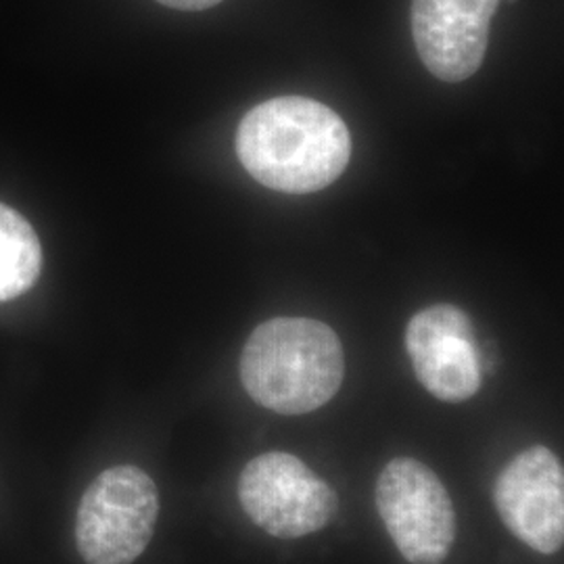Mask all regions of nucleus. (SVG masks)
<instances>
[{"label": "nucleus", "mask_w": 564, "mask_h": 564, "mask_svg": "<svg viewBox=\"0 0 564 564\" xmlns=\"http://www.w3.org/2000/svg\"><path fill=\"white\" fill-rule=\"evenodd\" d=\"M237 494L251 523L279 540L323 531L339 508L335 489L286 452H265L247 463Z\"/></svg>", "instance_id": "nucleus-4"}, {"label": "nucleus", "mask_w": 564, "mask_h": 564, "mask_svg": "<svg viewBox=\"0 0 564 564\" xmlns=\"http://www.w3.org/2000/svg\"><path fill=\"white\" fill-rule=\"evenodd\" d=\"M494 505L506 529L540 554L564 544V470L552 449L533 445L506 464Z\"/></svg>", "instance_id": "nucleus-7"}, {"label": "nucleus", "mask_w": 564, "mask_h": 564, "mask_svg": "<svg viewBox=\"0 0 564 564\" xmlns=\"http://www.w3.org/2000/svg\"><path fill=\"white\" fill-rule=\"evenodd\" d=\"M163 7L170 9H178V11H205L212 9L216 4H220L223 0H158Z\"/></svg>", "instance_id": "nucleus-10"}, {"label": "nucleus", "mask_w": 564, "mask_h": 564, "mask_svg": "<svg viewBox=\"0 0 564 564\" xmlns=\"http://www.w3.org/2000/svg\"><path fill=\"white\" fill-rule=\"evenodd\" d=\"M405 351L419 383L440 402L463 403L481 389L484 366L475 328L452 303L424 307L410 318Z\"/></svg>", "instance_id": "nucleus-6"}, {"label": "nucleus", "mask_w": 564, "mask_h": 564, "mask_svg": "<svg viewBox=\"0 0 564 564\" xmlns=\"http://www.w3.org/2000/svg\"><path fill=\"white\" fill-rule=\"evenodd\" d=\"M42 268L39 235L15 209L0 203V302L32 289Z\"/></svg>", "instance_id": "nucleus-9"}, {"label": "nucleus", "mask_w": 564, "mask_h": 564, "mask_svg": "<svg viewBox=\"0 0 564 564\" xmlns=\"http://www.w3.org/2000/svg\"><path fill=\"white\" fill-rule=\"evenodd\" d=\"M160 494L155 481L132 464L102 470L84 491L76 544L86 564H132L155 533Z\"/></svg>", "instance_id": "nucleus-3"}, {"label": "nucleus", "mask_w": 564, "mask_h": 564, "mask_svg": "<svg viewBox=\"0 0 564 564\" xmlns=\"http://www.w3.org/2000/svg\"><path fill=\"white\" fill-rule=\"evenodd\" d=\"M237 155L263 186L305 195L341 176L351 160V137L345 121L323 102L276 97L245 113Z\"/></svg>", "instance_id": "nucleus-1"}, {"label": "nucleus", "mask_w": 564, "mask_h": 564, "mask_svg": "<svg viewBox=\"0 0 564 564\" xmlns=\"http://www.w3.org/2000/svg\"><path fill=\"white\" fill-rule=\"evenodd\" d=\"M500 0H412V36L424 67L440 80H468L484 65Z\"/></svg>", "instance_id": "nucleus-8"}, {"label": "nucleus", "mask_w": 564, "mask_h": 564, "mask_svg": "<svg viewBox=\"0 0 564 564\" xmlns=\"http://www.w3.org/2000/svg\"><path fill=\"white\" fill-rule=\"evenodd\" d=\"M384 529L410 564H442L456 544V510L442 479L414 458L384 466L375 487Z\"/></svg>", "instance_id": "nucleus-5"}, {"label": "nucleus", "mask_w": 564, "mask_h": 564, "mask_svg": "<svg viewBox=\"0 0 564 564\" xmlns=\"http://www.w3.org/2000/svg\"><path fill=\"white\" fill-rule=\"evenodd\" d=\"M239 375L253 402L284 416L310 414L341 389V341L321 321L272 318L249 335Z\"/></svg>", "instance_id": "nucleus-2"}]
</instances>
